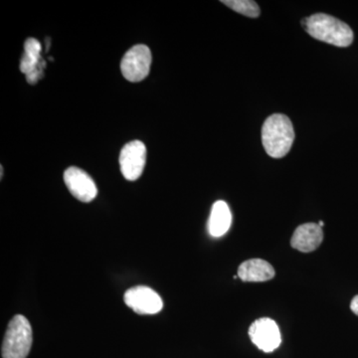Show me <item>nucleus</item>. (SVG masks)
I'll use <instances>...</instances> for the list:
<instances>
[{"instance_id":"nucleus-14","label":"nucleus","mask_w":358,"mask_h":358,"mask_svg":"<svg viewBox=\"0 0 358 358\" xmlns=\"http://www.w3.org/2000/svg\"><path fill=\"white\" fill-rule=\"evenodd\" d=\"M350 308L355 315H358V296H355L353 300L352 301V303H350Z\"/></svg>"},{"instance_id":"nucleus-5","label":"nucleus","mask_w":358,"mask_h":358,"mask_svg":"<svg viewBox=\"0 0 358 358\" xmlns=\"http://www.w3.org/2000/svg\"><path fill=\"white\" fill-rule=\"evenodd\" d=\"M147 162V148L141 141H133L122 148L120 166L122 176L129 181L141 178Z\"/></svg>"},{"instance_id":"nucleus-2","label":"nucleus","mask_w":358,"mask_h":358,"mask_svg":"<svg viewBox=\"0 0 358 358\" xmlns=\"http://www.w3.org/2000/svg\"><path fill=\"white\" fill-rule=\"evenodd\" d=\"M294 131L291 120L286 115H270L262 128V143L266 152L274 159H282L293 145Z\"/></svg>"},{"instance_id":"nucleus-7","label":"nucleus","mask_w":358,"mask_h":358,"mask_svg":"<svg viewBox=\"0 0 358 358\" xmlns=\"http://www.w3.org/2000/svg\"><path fill=\"white\" fill-rule=\"evenodd\" d=\"M252 343L264 352H272L282 343L279 327L274 320L262 317L255 320L249 329Z\"/></svg>"},{"instance_id":"nucleus-16","label":"nucleus","mask_w":358,"mask_h":358,"mask_svg":"<svg viewBox=\"0 0 358 358\" xmlns=\"http://www.w3.org/2000/svg\"><path fill=\"white\" fill-rule=\"evenodd\" d=\"M3 178V167L1 166V178Z\"/></svg>"},{"instance_id":"nucleus-3","label":"nucleus","mask_w":358,"mask_h":358,"mask_svg":"<svg viewBox=\"0 0 358 358\" xmlns=\"http://www.w3.org/2000/svg\"><path fill=\"white\" fill-rule=\"evenodd\" d=\"M32 327L24 315H16L7 327L3 343L2 358H26L32 346Z\"/></svg>"},{"instance_id":"nucleus-9","label":"nucleus","mask_w":358,"mask_h":358,"mask_svg":"<svg viewBox=\"0 0 358 358\" xmlns=\"http://www.w3.org/2000/svg\"><path fill=\"white\" fill-rule=\"evenodd\" d=\"M41 43L35 38H28L24 44V54L21 58L20 71L26 75V81L35 85L43 77L46 63L41 57Z\"/></svg>"},{"instance_id":"nucleus-13","label":"nucleus","mask_w":358,"mask_h":358,"mask_svg":"<svg viewBox=\"0 0 358 358\" xmlns=\"http://www.w3.org/2000/svg\"><path fill=\"white\" fill-rule=\"evenodd\" d=\"M221 2L247 17L256 18L260 15V7L253 0H223Z\"/></svg>"},{"instance_id":"nucleus-10","label":"nucleus","mask_w":358,"mask_h":358,"mask_svg":"<svg viewBox=\"0 0 358 358\" xmlns=\"http://www.w3.org/2000/svg\"><path fill=\"white\" fill-rule=\"evenodd\" d=\"M324 240V232L319 224L306 223L294 230L291 239L294 249L303 253H310L319 248Z\"/></svg>"},{"instance_id":"nucleus-6","label":"nucleus","mask_w":358,"mask_h":358,"mask_svg":"<svg viewBox=\"0 0 358 358\" xmlns=\"http://www.w3.org/2000/svg\"><path fill=\"white\" fill-rule=\"evenodd\" d=\"M124 301L138 315H155L164 308V301L159 294L145 286L129 289L124 294Z\"/></svg>"},{"instance_id":"nucleus-4","label":"nucleus","mask_w":358,"mask_h":358,"mask_svg":"<svg viewBox=\"0 0 358 358\" xmlns=\"http://www.w3.org/2000/svg\"><path fill=\"white\" fill-rule=\"evenodd\" d=\"M152 53L145 45L138 44L127 52L122 58L121 70L122 76L129 82L138 83L150 74Z\"/></svg>"},{"instance_id":"nucleus-1","label":"nucleus","mask_w":358,"mask_h":358,"mask_svg":"<svg viewBox=\"0 0 358 358\" xmlns=\"http://www.w3.org/2000/svg\"><path fill=\"white\" fill-rule=\"evenodd\" d=\"M313 38L338 47H348L353 41V31L346 23L324 13H317L301 22Z\"/></svg>"},{"instance_id":"nucleus-11","label":"nucleus","mask_w":358,"mask_h":358,"mask_svg":"<svg viewBox=\"0 0 358 358\" xmlns=\"http://www.w3.org/2000/svg\"><path fill=\"white\" fill-rule=\"evenodd\" d=\"M238 277L244 282H266L275 277V270L267 261L250 259L240 265Z\"/></svg>"},{"instance_id":"nucleus-12","label":"nucleus","mask_w":358,"mask_h":358,"mask_svg":"<svg viewBox=\"0 0 358 358\" xmlns=\"http://www.w3.org/2000/svg\"><path fill=\"white\" fill-rule=\"evenodd\" d=\"M231 222H232V215L228 204L222 200L216 201L212 206L210 217L208 220L209 234L212 237H222L230 229Z\"/></svg>"},{"instance_id":"nucleus-8","label":"nucleus","mask_w":358,"mask_h":358,"mask_svg":"<svg viewBox=\"0 0 358 358\" xmlns=\"http://www.w3.org/2000/svg\"><path fill=\"white\" fill-rule=\"evenodd\" d=\"M64 181L71 194L84 203L93 201L98 194V189L93 178L83 169L75 166L66 169Z\"/></svg>"},{"instance_id":"nucleus-15","label":"nucleus","mask_w":358,"mask_h":358,"mask_svg":"<svg viewBox=\"0 0 358 358\" xmlns=\"http://www.w3.org/2000/svg\"><path fill=\"white\" fill-rule=\"evenodd\" d=\"M319 225L320 226V227H322V226H324V221H320V222H319Z\"/></svg>"}]
</instances>
